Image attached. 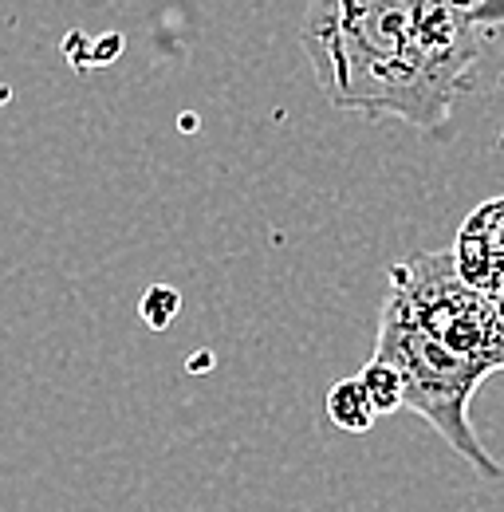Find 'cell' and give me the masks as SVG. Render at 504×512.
Wrapping results in <instances>:
<instances>
[{
	"label": "cell",
	"mask_w": 504,
	"mask_h": 512,
	"mask_svg": "<svg viewBox=\"0 0 504 512\" xmlns=\"http://www.w3.org/2000/svg\"><path fill=\"white\" fill-rule=\"evenodd\" d=\"M449 256H453L457 276L473 292L489 296L493 304L504 308V197L485 201L481 209L465 217Z\"/></svg>",
	"instance_id": "277c9868"
},
{
	"label": "cell",
	"mask_w": 504,
	"mask_h": 512,
	"mask_svg": "<svg viewBox=\"0 0 504 512\" xmlns=\"http://www.w3.org/2000/svg\"><path fill=\"white\" fill-rule=\"evenodd\" d=\"M327 418L347 434H367L375 426V410L355 379H343L327 390Z\"/></svg>",
	"instance_id": "5b68a950"
},
{
	"label": "cell",
	"mask_w": 504,
	"mask_h": 512,
	"mask_svg": "<svg viewBox=\"0 0 504 512\" xmlns=\"http://www.w3.org/2000/svg\"><path fill=\"white\" fill-rule=\"evenodd\" d=\"M375 359L402 379V410H414L418 418H426L477 473L501 477V461L481 446L469 422V402L477 386L493 375L489 367L445 351L438 339L414 327L390 300L382 304V316H378Z\"/></svg>",
	"instance_id": "7a4b0ae2"
},
{
	"label": "cell",
	"mask_w": 504,
	"mask_h": 512,
	"mask_svg": "<svg viewBox=\"0 0 504 512\" xmlns=\"http://www.w3.org/2000/svg\"><path fill=\"white\" fill-rule=\"evenodd\" d=\"M485 28L473 4L335 0L312 4L300 44L319 91L367 119L441 130L469 91Z\"/></svg>",
	"instance_id": "6da1fadb"
},
{
	"label": "cell",
	"mask_w": 504,
	"mask_h": 512,
	"mask_svg": "<svg viewBox=\"0 0 504 512\" xmlns=\"http://www.w3.org/2000/svg\"><path fill=\"white\" fill-rule=\"evenodd\" d=\"M386 300L445 351L504 371V308L473 292L449 253H422L394 264Z\"/></svg>",
	"instance_id": "3957f363"
},
{
	"label": "cell",
	"mask_w": 504,
	"mask_h": 512,
	"mask_svg": "<svg viewBox=\"0 0 504 512\" xmlns=\"http://www.w3.org/2000/svg\"><path fill=\"white\" fill-rule=\"evenodd\" d=\"M355 383L363 386V394H367L375 418H382V414H398V410H402V379H398L386 363L371 359V363L355 375Z\"/></svg>",
	"instance_id": "8992f818"
},
{
	"label": "cell",
	"mask_w": 504,
	"mask_h": 512,
	"mask_svg": "<svg viewBox=\"0 0 504 512\" xmlns=\"http://www.w3.org/2000/svg\"><path fill=\"white\" fill-rule=\"evenodd\" d=\"M178 304H182V296L174 292V288H166V284H154L146 296H142V320L150 323L154 331H166L174 316H178Z\"/></svg>",
	"instance_id": "52a82bcc"
}]
</instances>
